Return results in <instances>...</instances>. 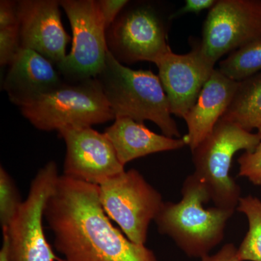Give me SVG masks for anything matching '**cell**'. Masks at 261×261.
<instances>
[{"instance_id":"6da1fadb","label":"cell","mask_w":261,"mask_h":261,"mask_svg":"<svg viewBox=\"0 0 261 261\" xmlns=\"http://www.w3.org/2000/svg\"><path fill=\"white\" fill-rule=\"evenodd\" d=\"M44 219L63 261H158L152 250L130 241L111 224L98 185L60 176Z\"/></svg>"},{"instance_id":"7a4b0ae2","label":"cell","mask_w":261,"mask_h":261,"mask_svg":"<svg viewBox=\"0 0 261 261\" xmlns=\"http://www.w3.org/2000/svg\"><path fill=\"white\" fill-rule=\"evenodd\" d=\"M178 202H164L154 219L158 229L167 235L189 257H202L224 238L225 228L234 211L214 207L205 185L193 174L187 176Z\"/></svg>"},{"instance_id":"3957f363","label":"cell","mask_w":261,"mask_h":261,"mask_svg":"<svg viewBox=\"0 0 261 261\" xmlns=\"http://www.w3.org/2000/svg\"><path fill=\"white\" fill-rule=\"evenodd\" d=\"M96 78L115 118H129L140 123L150 121L163 135L181 137L159 75L151 70L130 69L108 51L104 67Z\"/></svg>"},{"instance_id":"277c9868","label":"cell","mask_w":261,"mask_h":261,"mask_svg":"<svg viewBox=\"0 0 261 261\" xmlns=\"http://www.w3.org/2000/svg\"><path fill=\"white\" fill-rule=\"evenodd\" d=\"M260 142L257 133L221 118L192 151V174L205 185L215 207L236 210L242 196L241 188L230 175L233 155L240 150L252 152Z\"/></svg>"},{"instance_id":"5b68a950","label":"cell","mask_w":261,"mask_h":261,"mask_svg":"<svg viewBox=\"0 0 261 261\" xmlns=\"http://www.w3.org/2000/svg\"><path fill=\"white\" fill-rule=\"evenodd\" d=\"M20 109L33 126L44 132L92 127L116 118L97 78L66 82Z\"/></svg>"},{"instance_id":"8992f818","label":"cell","mask_w":261,"mask_h":261,"mask_svg":"<svg viewBox=\"0 0 261 261\" xmlns=\"http://www.w3.org/2000/svg\"><path fill=\"white\" fill-rule=\"evenodd\" d=\"M59 177L55 161L41 168L32 180L27 200L3 228L10 261H63L53 251L43 227L46 205Z\"/></svg>"},{"instance_id":"52a82bcc","label":"cell","mask_w":261,"mask_h":261,"mask_svg":"<svg viewBox=\"0 0 261 261\" xmlns=\"http://www.w3.org/2000/svg\"><path fill=\"white\" fill-rule=\"evenodd\" d=\"M103 210L130 241L145 245L149 225L157 217L162 195L137 170L123 171L99 185Z\"/></svg>"},{"instance_id":"ba28073f","label":"cell","mask_w":261,"mask_h":261,"mask_svg":"<svg viewBox=\"0 0 261 261\" xmlns=\"http://www.w3.org/2000/svg\"><path fill=\"white\" fill-rule=\"evenodd\" d=\"M106 42L108 51L122 64L156 65L171 51L164 17L149 3H128L106 32Z\"/></svg>"},{"instance_id":"9c48e42d","label":"cell","mask_w":261,"mask_h":261,"mask_svg":"<svg viewBox=\"0 0 261 261\" xmlns=\"http://www.w3.org/2000/svg\"><path fill=\"white\" fill-rule=\"evenodd\" d=\"M60 5L71 25L73 45L57 68L68 82L96 78L108 51L107 30L99 3L96 0H61Z\"/></svg>"},{"instance_id":"30bf717a","label":"cell","mask_w":261,"mask_h":261,"mask_svg":"<svg viewBox=\"0 0 261 261\" xmlns=\"http://www.w3.org/2000/svg\"><path fill=\"white\" fill-rule=\"evenodd\" d=\"M261 40V0H219L209 11L199 43L215 65L228 53Z\"/></svg>"},{"instance_id":"8fae6325","label":"cell","mask_w":261,"mask_h":261,"mask_svg":"<svg viewBox=\"0 0 261 261\" xmlns=\"http://www.w3.org/2000/svg\"><path fill=\"white\" fill-rule=\"evenodd\" d=\"M58 134L66 145L64 176L99 186L125 171L106 134L90 126L68 127Z\"/></svg>"},{"instance_id":"7c38bea8","label":"cell","mask_w":261,"mask_h":261,"mask_svg":"<svg viewBox=\"0 0 261 261\" xmlns=\"http://www.w3.org/2000/svg\"><path fill=\"white\" fill-rule=\"evenodd\" d=\"M60 1H17L20 47L42 55L56 66L66 58L70 40L62 23Z\"/></svg>"},{"instance_id":"4fadbf2b","label":"cell","mask_w":261,"mask_h":261,"mask_svg":"<svg viewBox=\"0 0 261 261\" xmlns=\"http://www.w3.org/2000/svg\"><path fill=\"white\" fill-rule=\"evenodd\" d=\"M156 65L171 114L185 118L195 106L215 65L204 58L197 43L187 54L170 51Z\"/></svg>"},{"instance_id":"5bb4252c","label":"cell","mask_w":261,"mask_h":261,"mask_svg":"<svg viewBox=\"0 0 261 261\" xmlns=\"http://www.w3.org/2000/svg\"><path fill=\"white\" fill-rule=\"evenodd\" d=\"M3 89L19 108L54 92L66 82L51 62L37 51L20 48L9 65Z\"/></svg>"},{"instance_id":"9a60e30c","label":"cell","mask_w":261,"mask_h":261,"mask_svg":"<svg viewBox=\"0 0 261 261\" xmlns=\"http://www.w3.org/2000/svg\"><path fill=\"white\" fill-rule=\"evenodd\" d=\"M238 82L215 69L204 85L193 108L184 118L187 135L182 137L191 151L211 135L232 101Z\"/></svg>"},{"instance_id":"2e32d148","label":"cell","mask_w":261,"mask_h":261,"mask_svg":"<svg viewBox=\"0 0 261 261\" xmlns=\"http://www.w3.org/2000/svg\"><path fill=\"white\" fill-rule=\"evenodd\" d=\"M123 166L148 154L177 150L186 146L182 138H171L149 130L144 123L129 118H116L104 132Z\"/></svg>"},{"instance_id":"e0dca14e","label":"cell","mask_w":261,"mask_h":261,"mask_svg":"<svg viewBox=\"0 0 261 261\" xmlns=\"http://www.w3.org/2000/svg\"><path fill=\"white\" fill-rule=\"evenodd\" d=\"M222 119L248 132L261 126V72L238 82L232 101Z\"/></svg>"},{"instance_id":"ac0fdd59","label":"cell","mask_w":261,"mask_h":261,"mask_svg":"<svg viewBox=\"0 0 261 261\" xmlns=\"http://www.w3.org/2000/svg\"><path fill=\"white\" fill-rule=\"evenodd\" d=\"M237 210L246 216L249 228L238 250L240 261H261V201L252 195L242 197Z\"/></svg>"},{"instance_id":"d6986e66","label":"cell","mask_w":261,"mask_h":261,"mask_svg":"<svg viewBox=\"0 0 261 261\" xmlns=\"http://www.w3.org/2000/svg\"><path fill=\"white\" fill-rule=\"evenodd\" d=\"M223 74L241 82L261 72V40L237 49L219 63Z\"/></svg>"},{"instance_id":"ffe728a7","label":"cell","mask_w":261,"mask_h":261,"mask_svg":"<svg viewBox=\"0 0 261 261\" xmlns=\"http://www.w3.org/2000/svg\"><path fill=\"white\" fill-rule=\"evenodd\" d=\"M23 201L9 173L0 167V221L2 228L8 227Z\"/></svg>"},{"instance_id":"44dd1931","label":"cell","mask_w":261,"mask_h":261,"mask_svg":"<svg viewBox=\"0 0 261 261\" xmlns=\"http://www.w3.org/2000/svg\"><path fill=\"white\" fill-rule=\"evenodd\" d=\"M238 176L247 178L255 186L261 185V142L252 152H245L238 159Z\"/></svg>"},{"instance_id":"7402d4cb","label":"cell","mask_w":261,"mask_h":261,"mask_svg":"<svg viewBox=\"0 0 261 261\" xmlns=\"http://www.w3.org/2000/svg\"><path fill=\"white\" fill-rule=\"evenodd\" d=\"M20 48L18 27L0 29V64H11Z\"/></svg>"},{"instance_id":"603a6c76","label":"cell","mask_w":261,"mask_h":261,"mask_svg":"<svg viewBox=\"0 0 261 261\" xmlns=\"http://www.w3.org/2000/svg\"><path fill=\"white\" fill-rule=\"evenodd\" d=\"M129 3L128 0H98L106 30L114 23L118 15Z\"/></svg>"},{"instance_id":"cb8c5ba5","label":"cell","mask_w":261,"mask_h":261,"mask_svg":"<svg viewBox=\"0 0 261 261\" xmlns=\"http://www.w3.org/2000/svg\"><path fill=\"white\" fill-rule=\"evenodd\" d=\"M17 1H0V29L18 27Z\"/></svg>"},{"instance_id":"d4e9b609","label":"cell","mask_w":261,"mask_h":261,"mask_svg":"<svg viewBox=\"0 0 261 261\" xmlns=\"http://www.w3.org/2000/svg\"><path fill=\"white\" fill-rule=\"evenodd\" d=\"M215 0H186L185 5L174 14L170 16V20L189 13H198L205 10L211 9L216 5Z\"/></svg>"},{"instance_id":"484cf974","label":"cell","mask_w":261,"mask_h":261,"mask_svg":"<svg viewBox=\"0 0 261 261\" xmlns=\"http://www.w3.org/2000/svg\"><path fill=\"white\" fill-rule=\"evenodd\" d=\"M200 259V261H240L238 248L231 243L226 244L214 255H207Z\"/></svg>"},{"instance_id":"4316f807","label":"cell","mask_w":261,"mask_h":261,"mask_svg":"<svg viewBox=\"0 0 261 261\" xmlns=\"http://www.w3.org/2000/svg\"><path fill=\"white\" fill-rule=\"evenodd\" d=\"M0 261H10L8 257V245L5 240H3V246L0 250Z\"/></svg>"},{"instance_id":"83f0119b","label":"cell","mask_w":261,"mask_h":261,"mask_svg":"<svg viewBox=\"0 0 261 261\" xmlns=\"http://www.w3.org/2000/svg\"><path fill=\"white\" fill-rule=\"evenodd\" d=\"M257 135H258L259 137H260V139H261V126L260 127V128H258V129H257Z\"/></svg>"}]
</instances>
